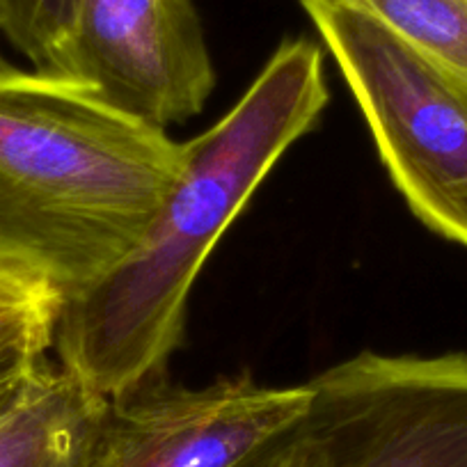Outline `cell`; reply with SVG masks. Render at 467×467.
<instances>
[{
    "instance_id": "6da1fadb",
    "label": "cell",
    "mask_w": 467,
    "mask_h": 467,
    "mask_svg": "<svg viewBox=\"0 0 467 467\" xmlns=\"http://www.w3.org/2000/svg\"><path fill=\"white\" fill-rule=\"evenodd\" d=\"M327 97L321 47L282 42L244 97L183 142L182 172L133 253L62 300L60 367L108 399L163 374L206 259Z\"/></svg>"
},
{
    "instance_id": "7a4b0ae2",
    "label": "cell",
    "mask_w": 467,
    "mask_h": 467,
    "mask_svg": "<svg viewBox=\"0 0 467 467\" xmlns=\"http://www.w3.org/2000/svg\"><path fill=\"white\" fill-rule=\"evenodd\" d=\"M183 142L74 78L0 65V271L62 300L133 253Z\"/></svg>"
},
{
    "instance_id": "3957f363",
    "label": "cell",
    "mask_w": 467,
    "mask_h": 467,
    "mask_svg": "<svg viewBox=\"0 0 467 467\" xmlns=\"http://www.w3.org/2000/svg\"><path fill=\"white\" fill-rule=\"evenodd\" d=\"M307 388V406L234 467H467V353L365 350Z\"/></svg>"
},
{
    "instance_id": "277c9868",
    "label": "cell",
    "mask_w": 467,
    "mask_h": 467,
    "mask_svg": "<svg viewBox=\"0 0 467 467\" xmlns=\"http://www.w3.org/2000/svg\"><path fill=\"white\" fill-rule=\"evenodd\" d=\"M412 213L467 248V97L362 0H298Z\"/></svg>"
},
{
    "instance_id": "5b68a950",
    "label": "cell",
    "mask_w": 467,
    "mask_h": 467,
    "mask_svg": "<svg viewBox=\"0 0 467 467\" xmlns=\"http://www.w3.org/2000/svg\"><path fill=\"white\" fill-rule=\"evenodd\" d=\"M307 401V383L266 388L244 374L186 388L163 371L108 399L85 467H234Z\"/></svg>"
},
{
    "instance_id": "8992f818",
    "label": "cell",
    "mask_w": 467,
    "mask_h": 467,
    "mask_svg": "<svg viewBox=\"0 0 467 467\" xmlns=\"http://www.w3.org/2000/svg\"><path fill=\"white\" fill-rule=\"evenodd\" d=\"M62 76L163 131L200 115L215 85L192 0H78Z\"/></svg>"
},
{
    "instance_id": "52a82bcc",
    "label": "cell",
    "mask_w": 467,
    "mask_h": 467,
    "mask_svg": "<svg viewBox=\"0 0 467 467\" xmlns=\"http://www.w3.org/2000/svg\"><path fill=\"white\" fill-rule=\"evenodd\" d=\"M108 397L48 365L33 392L0 421V467H85Z\"/></svg>"
},
{
    "instance_id": "ba28073f",
    "label": "cell",
    "mask_w": 467,
    "mask_h": 467,
    "mask_svg": "<svg viewBox=\"0 0 467 467\" xmlns=\"http://www.w3.org/2000/svg\"><path fill=\"white\" fill-rule=\"evenodd\" d=\"M467 97V0H362Z\"/></svg>"
},
{
    "instance_id": "9c48e42d",
    "label": "cell",
    "mask_w": 467,
    "mask_h": 467,
    "mask_svg": "<svg viewBox=\"0 0 467 467\" xmlns=\"http://www.w3.org/2000/svg\"><path fill=\"white\" fill-rule=\"evenodd\" d=\"M78 0H0V35L44 74L62 76Z\"/></svg>"
},
{
    "instance_id": "30bf717a",
    "label": "cell",
    "mask_w": 467,
    "mask_h": 467,
    "mask_svg": "<svg viewBox=\"0 0 467 467\" xmlns=\"http://www.w3.org/2000/svg\"><path fill=\"white\" fill-rule=\"evenodd\" d=\"M62 298L48 286L0 271V362L47 356L56 344Z\"/></svg>"
},
{
    "instance_id": "8fae6325",
    "label": "cell",
    "mask_w": 467,
    "mask_h": 467,
    "mask_svg": "<svg viewBox=\"0 0 467 467\" xmlns=\"http://www.w3.org/2000/svg\"><path fill=\"white\" fill-rule=\"evenodd\" d=\"M48 365L47 356H21L0 362V421L26 401Z\"/></svg>"
},
{
    "instance_id": "7c38bea8",
    "label": "cell",
    "mask_w": 467,
    "mask_h": 467,
    "mask_svg": "<svg viewBox=\"0 0 467 467\" xmlns=\"http://www.w3.org/2000/svg\"><path fill=\"white\" fill-rule=\"evenodd\" d=\"M0 65H3V62H0Z\"/></svg>"
}]
</instances>
